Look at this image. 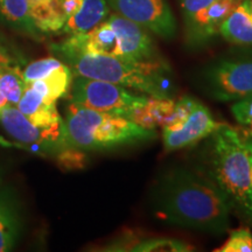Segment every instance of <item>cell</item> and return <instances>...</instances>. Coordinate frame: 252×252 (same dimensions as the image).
Returning <instances> with one entry per match:
<instances>
[{
    "instance_id": "cell-16",
    "label": "cell",
    "mask_w": 252,
    "mask_h": 252,
    "mask_svg": "<svg viewBox=\"0 0 252 252\" xmlns=\"http://www.w3.org/2000/svg\"><path fill=\"white\" fill-rule=\"evenodd\" d=\"M72 78L74 74L71 69L63 62L61 67L50 72L48 76L28 83L27 86L33 88L42 97L46 104H56L58 99L67 96L70 90Z\"/></svg>"
},
{
    "instance_id": "cell-29",
    "label": "cell",
    "mask_w": 252,
    "mask_h": 252,
    "mask_svg": "<svg viewBox=\"0 0 252 252\" xmlns=\"http://www.w3.org/2000/svg\"><path fill=\"white\" fill-rule=\"evenodd\" d=\"M0 146H2V147H19V149L26 150V147H25L24 145L14 144V143H12V141L6 140L5 138H2V137H0Z\"/></svg>"
},
{
    "instance_id": "cell-18",
    "label": "cell",
    "mask_w": 252,
    "mask_h": 252,
    "mask_svg": "<svg viewBox=\"0 0 252 252\" xmlns=\"http://www.w3.org/2000/svg\"><path fill=\"white\" fill-rule=\"evenodd\" d=\"M175 100L173 98L149 97L147 102L138 109L130 119L149 130H156L158 126L163 127L171 119L174 111Z\"/></svg>"
},
{
    "instance_id": "cell-11",
    "label": "cell",
    "mask_w": 252,
    "mask_h": 252,
    "mask_svg": "<svg viewBox=\"0 0 252 252\" xmlns=\"http://www.w3.org/2000/svg\"><path fill=\"white\" fill-rule=\"evenodd\" d=\"M105 20L118 36L121 59L130 61H151L161 59L158 56L156 46L150 34L140 25L117 13L111 14Z\"/></svg>"
},
{
    "instance_id": "cell-4",
    "label": "cell",
    "mask_w": 252,
    "mask_h": 252,
    "mask_svg": "<svg viewBox=\"0 0 252 252\" xmlns=\"http://www.w3.org/2000/svg\"><path fill=\"white\" fill-rule=\"evenodd\" d=\"M64 144L90 151H109L154 140L156 130H149L131 119L96 111L70 103L65 110Z\"/></svg>"
},
{
    "instance_id": "cell-13",
    "label": "cell",
    "mask_w": 252,
    "mask_h": 252,
    "mask_svg": "<svg viewBox=\"0 0 252 252\" xmlns=\"http://www.w3.org/2000/svg\"><path fill=\"white\" fill-rule=\"evenodd\" d=\"M54 46L58 48L74 50V52L109 55L121 59L118 36L106 20H104L88 33L69 35L68 39Z\"/></svg>"
},
{
    "instance_id": "cell-15",
    "label": "cell",
    "mask_w": 252,
    "mask_h": 252,
    "mask_svg": "<svg viewBox=\"0 0 252 252\" xmlns=\"http://www.w3.org/2000/svg\"><path fill=\"white\" fill-rule=\"evenodd\" d=\"M106 0H83L81 8L68 19L61 33L67 35L83 34L98 26L109 15Z\"/></svg>"
},
{
    "instance_id": "cell-26",
    "label": "cell",
    "mask_w": 252,
    "mask_h": 252,
    "mask_svg": "<svg viewBox=\"0 0 252 252\" xmlns=\"http://www.w3.org/2000/svg\"><path fill=\"white\" fill-rule=\"evenodd\" d=\"M26 60L20 52L9 46L7 42L0 40V64L20 65L24 64Z\"/></svg>"
},
{
    "instance_id": "cell-6",
    "label": "cell",
    "mask_w": 252,
    "mask_h": 252,
    "mask_svg": "<svg viewBox=\"0 0 252 252\" xmlns=\"http://www.w3.org/2000/svg\"><path fill=\"white\" fill-rule=\"evenodd\" d=\"M69 91L71 103L128 119L149 99L147 94L131 93L127 88L111 82L82 76L72 78Z\"/></svg>"
},
{
    "instance_id": "cell-20",
    "label": "cell",
    "mask_w": 252,
    "mask_h": 252,
    "mask_svg": "<svg viewBox=\"0 0 252 252\" xmlns=\"http://www.w3.org/2000/svg\"><path fill=\"white\" fill-rule=\"evenodd\" d=\"M26 89L20 65H8L0 75V94L12 105H17Z\"/></svg>"
},
{
    "instance_id": "cell-24",
    "label": "cell",
    "mask_w": 252,
    "mask_h": 252,
    "mask_svg": "<svg viewBox=\"0 0 252 252\" xmlns=\"http://www.w3.org/2000/svg\"><path fill=\"white\" fill-rule=\"evenodd\" d=\"M231 113L242 128V133L252 138V94L231 105Z\"/></svg>"
},
{
    "instance_id": "cell-14",
    "label": "cell",
    "mask_w": 252,
    "mask_h": 252,
    "mask_svg": "<svg viewBox=\"0 0 252 252\" xmlns=\"http://www.w3.org/2000/svg\"><path fill=\"white\" fill-rule=\"evenodd\" d=\"M24 228L20 204L11 188L0 189V252L13 250Z\"/></svg>"
},
{
    "instance_id": "cell-31",
    "label": "cell",
    "mask_w": 252,
    "mask_h": 252,
    "mask_svg": "<svg viewBox=\"0 0 252 252\" xmlns=\"http://www.w3.org/2000/svg\"><path fill=\"white\" fill-rule=\"evenodd\" d=\"M242 4H243L245 7H247L248 11L252 14V0H243V1H242Z\"/></svg>"
},
{
    "instance_id": "cell-17",
    "label": "cell",
    "mask_w": 252,
    "mask_h": 252,
    "mask_svg": "<svg viewBox=\"0 0 252 252\" xmlns=\"http://www.w3.org/2000/svg\"><path fill=\"white\" fill-rule=\"evenodd\" d=\"M220 34L232 45L252 46V14L242 1L220 25Z\"/></svg>"
},
{
    "instance_id": "cell-8",
    "label": "cell",
    "mask_w": 252,
    "mask_h": 252,
    "mask_svg": "<svg viewBox=\"0 0 252 252\" xmlns=\"http://www.w3.org/2000/svg\"><path fill=\"white\" fill-rule=\"evenodd\" d=\"M109 5L115 13L162 39L175 36L176 20L167 0H109Z\"/></svg>"
},
{
    "instance_id": "cell-21",
    "label": "cell",
    "mask_w": 252,
    "mask_h": 252,
    "mask_svg": "<svg viewBox=\"0 0 252 252\" xmlns=\"http://www.w3.org/2000/svg\"><path fill=\"white\" fill-rule=\"evenodd\" d=\"M188 245L180 239L174 238H147L139 239L131 251L134 252H188L191 251Z\"/></svg>"
},
{
    "instance_id": "cell-25",
    "label": "cell",
    "mask_w": 252,
    "mask_h": 252,
    "mask_svg": "<svg viewBox=\"0 0 252 252\" xmlns=\"http://www.w3.org/2000/svg\"><path fill=\"white\" fill-rule=\"evenodd\" d=\"M56 159L60 166L67 171H74V169H80L86 165V152L81 150L71 149V147H65L56 154Z\"/></svg>"
},
{
    "instance_id": "cell-12",
    "label": "cell",
    "mask_w": 252,
    "mask_h": 252,
    "mask_svg": "<svg viewBox=\"0 0 252 252\" xmlns=\"http://www.w3.org/2000/svg\"><path fill=\"white\" fill-rule=\"evenodd\" d=\"M82 2L83 0H30L31 21L40 35L61 33Z\"/></svg>"
},
{
    "instance_id": "cell-33",
    "label": "cell",
    "mask_w": 252,
    "mask_h": 252,
    "mask_svg": "<svg viewBox=\"0 0 252 252\" xmlns=\"http://www.w3.org/2000/svg\"><path fill=\"white\" fill-rule=\"evenodd\" d=\"M241 1H242V0H241Z\"/></svg>"
},
{
    "instance_id": "cell-5",
    "label": "cell",
    "mask_w": 252,
    "mask_h": 252,
    "mask_svg": "<svg viewBox=\"0 0 252 252\" xmlns=\"http://www.w3.org/2000/svg\"><path fill=\"white\" fill-rule=\"evenodd\" d=\"M198 89L217 102H236L252 94V46L219 56L195 76Z\"/></svg>"
},
{
    "instance_id": "cell-23",
    "label": "cell",
    "mask_w": 252,
    "mask_h": 252,
    "mask_svg": "<svg viewBox=\"0 0 252 252\" xmlns=\"http://www.w3.org/2000/svg\"><path fill=\"white\" fill-rule=\"evenodd\" d=\"M217 252H252V232L249 228L232 230L228 241Z\"/></svg>"
},
{
    "instance_id": "cell-30",
    "label": "cell",
    "mask_w": 252,
    "mask_h": 252,
    "mask_svg": "<svg viewBox=\"0 0 252 252\" xmlns=\"http://www.w3.org/2000/svg\"><path fill=\"white\" fill-rule=\"evenodd\" d=\"M8 104H9V103L7 102V99H6L5 97L2 96L1 94H0V111H1V110L4 109L6 105H8Z\"/></svg>"
},
{
    "instance_id": "cell-22",
    "label": "cell",
    "mask_w": 252,
    "mask_h": 252,
    "mask_svg": "<svg viewBox=\"0 0 252 252\" xmlns=\"http://www.w3.org/2000/svg\"><path fill=\"white\" fill-rule=\"evenodd\" d=\"M63 64V62L58 58H45L36 61L28 63L24 69L23 76L26 84L32 82L41 80V78L48 76L50 72L58 69Z\"/></svg>"
},
{
    "instance_id": "cell-27",
    "label": "cell",
    "mask_w": 252,
    "mask_h": 252,
    "mask_svg": "<svg viewBox=\"0 0 252 252\" xmlns=\"http://www.w3.org/2000/svg\"><path fill=\"white\" fill-rule=\"evenodd\" d=\"M215 0H180L184 21L193 17L195 13H197L198 11H201V9L210 5Z\"/></svg>"
},
{
    "instance_id": "cell-32",
    "label": "cell",
    "mask_w": 252,
    "mask_h": 252,
    "mask_svg": "<svg viewBox=\"0 0 252 252\" xmlns=\"http://www.w3.org/2000/svg\"><path fill=\"white\" fill-rule=\"evenodd\" d=\"M7 67H8V65H6V64H0V75H1L2 72L5 71V69Z\"/></svg>"
},
{
    "instance_id": "cell-9",
    "label": "cell",
    "mask_w": 252,
    "mask_h": 252,
    "mask_svg": "<svg viewBox=\"0 0 252 252\" xmlns=\"http://www.w3.org/2000/svg\"><path fill=\"white\" fill-rule=\"evenodd\" d=\"M223 123L216 122L209 110L197 100L187 119L178 128H162L163 149L166 152H174L194 146L200 141L207 139Z\"/></svg>"
},
{
    "instance_id": "cell-2",
    "label": "cell",
    "mask_w": 252,
    "mask_h": 252,
    "mask_svg": "<svg viewBox=\"0 0 252 252\" xmlns=\"http://www.w3.org/2000/svg\"><path fill=\"white\" fill-rule=\"evenodd\" d=\"M53 52L64 61L75 76L111 82L156 98H173L174 82L171 67L161 59L130 61L109 55L87 54L53 46Z\"/></svg>"
},
{
    "instance_id": "cell-10",
    "label": "cell",
    "mask_w": 252,
    "mask_h": 252,
    "mask_svg": "<svg viewBox=\"0 0 252 252\" xmlns=\"http://www.w3.org/2000/svg\"><path fill=\"white\" fill-rule=\"evenodd\" d=\"M239 4L241 0H215L185 20L187 45L193 48L206 45L208 41L220 34V25Z\"/></svg>"
},
{
    "instance_id": "cell-1",
    "label": "cell",
    "mask_w": 252,
    "mask_h": 252,
    "mask_svg": "<svg viewBox=\"0 0 252 252\" xmlns=\"http://www.w3.org/2000/svg\"><path fill=\"white\" fill-rule=\"evenodd\" d=\"M157 217L171 225L224 235L231 225L229 198L203 171L178 167L158 179L151 193Z\"/></svg>"
},
{
    "instance_id": "cell-28",
    "label": "cell",
    "mask_w": 252,
    "mask_h": 252,
    "mask_svg": "<svg viewBox=\"0 0 252 252\" xmlns=\"http://www.w3.org/2000/svg\"><path fill=\"white\" fill-rule=\"evenodd\" d=\"M244 139H245V145H247V150H248L249 166H250V186H251V191H252V138L244 134Z\"/></svg>"
},
{
    "instance_id": "cell-19",
    "label": "cell",
    "mask_w": 252,
    "mask_h": 252,
    "mask_svg": "<svg viewBox=\"0 0 252 252\" xmlns=\"http://www.w3.org/2000/svg\"><path fill=\"white\" fill-rule=\"evenodd\" d=\"M0 21L33 39L41 37L31 21L30 0H0Z\"/></svg>"
},
{
    "instance_id": "cell-3",
    "label": "cell",
    "mask_w": 252,
    "mask_h": 252,
    "mask_svg": "<svg viewBox=\"0 0 252 252\" xmlns=\"http://www.w3.org/2000/svg\"><path fill=\"white\" fill-rule=\"evenodd\" d=\"M208 138L203 172L226 195L232 208L252 222L250 166L244 134L222 124Z\"/></svg>"
},
{
    "instance_id": "cell-7",
    "label": "cell",
    "mask_w": 252,
    "mask_h": 252,
    "mask_svg": "<svg viewBox=\"0 0 252 252\" xmlns=\"http://www.w3.org/2000/svg\"><path fill=\"white\" fill-rule=\"evenodd\" d=\"M0 124L4 130L15 140L40 154H54L65 149L64 144V123L39 127L33 125L28 118L17 108V105L8 104L0 111Z\"/></svg>"
}]
</instances>
